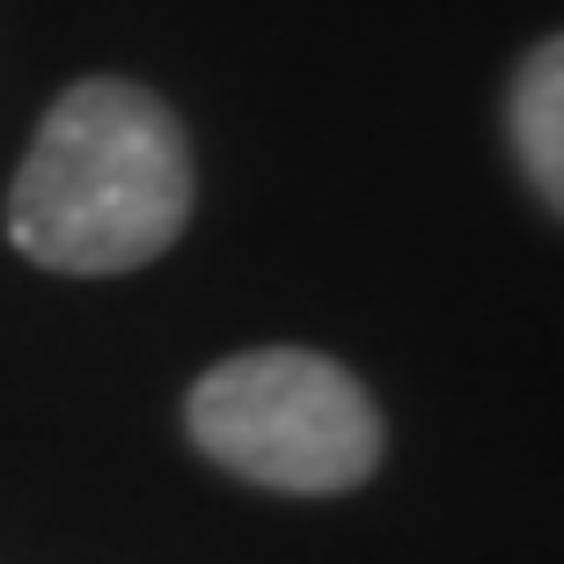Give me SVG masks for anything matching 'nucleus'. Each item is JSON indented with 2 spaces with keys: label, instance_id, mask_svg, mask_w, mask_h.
<instances>
[{
  "label": "nucleus",
  "instance_id": "f257e3e1",
  "mask_svg": "<svg viewBox=\"0 0 564 564\" xmlns=\"http://www.w3.org/2000/svg\"><path fill=\"white\" fill-rule=\"evenodd\" d=\"M191 220V147L162 96L96 74L44 110L8 191V235L44 272H140Z\"/></svg>",
  "mask_w": 564,
  "mask_h": 564
},
{
  "label": "nucleus",
  "instance_id": "f03ea898",
  "mask_svg": "<svg viewBox=\"0 0 564 564\" xmlns=\"http://www.w3.org/2000/svg\"><path fill=\"white\" fill-rule=\"evenodd\" d=\"M191 440L264 491H352L381 462V411L323 352H242L191 389Z\"/></svg>",
  "mask_w": 564,
  "mask_h": 564
},
{
  "label": "nucleus",
  "instance_id": "7ed1b4c3",
  "mask_svg": "<svg viewBox=\"0 0 564 564\" xmlns=\"http://www.w3.org/2000/svg\"><path fill=\"white\" fill-rule=\"evenodd\" d=\"M506 126H513V154H521L528 184L564 213V37L528 52V66L513 74Z\"/></svg>",
  "mask_w": 564,
  "mask_h": 564
}]
</instances>
